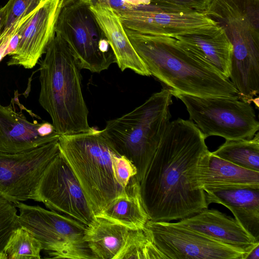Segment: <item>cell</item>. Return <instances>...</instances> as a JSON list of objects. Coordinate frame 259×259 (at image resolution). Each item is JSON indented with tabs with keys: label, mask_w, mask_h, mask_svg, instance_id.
Segmentation results:
<instances>
[{
	"label": "cell",
	"mask_w": 259,
	"mask_h": 259,
	"mask_svg": "<svg viewBox=\"0 0 259 259\" xmlns=\"http://www.w3.org/2000/svg\"><path fill=\"white\" fill-rule=\"evenodd\" d=\"M41 250L40 242L20 226L12 232L4 248L7 259H40Z\"/></svg>",
	"instance_id": "obj_25"
},
{
	"label": "cell",
	"mask_w": 259,
	"mask_h": 259,
	"mask_svg": "<svg viewBox=\"0 0 259 259\" xmlns=\"http://www.w3.org/2000/svg\"><path fill=\"white\" fill-rule=\"evenodd\" d=\"M61 135L52 123L30 122L22 111H16L12 102L0 104V151L19 153L59 141Z\"/></svg>",
	"instance_id": "obj_15"
},
{
	"label": "cell",
	"mask_w": 259,
	"mask_h": 259,
	"mask_svg": "<svg viewBox=\"0 0 259 259\" xmlns=\"http://www.w3.org/2000/svg\"><path fill=\"white\" fill-rule=\"evenodd\" d=\"M63 3V0H45L25 17L18 28V45L10 56L8 66L32 69L36 65L55 35Z\"/></svg>",
	"instance_id": "obj_14"
},
{
	"label": "cell",
	"mask_w": 259,
	"mask_h": 259,
	"mask_svg": "<svg viewBox=\"0 0 259 259\" xmlns=\"http://www.w3.org/2000/svg\"><path fill=\"white\" fill-rule=\"evenodd\" d=\"M165 259L144 229L130 230L126 241L114 259Z\"/></svg>",
	"instance_id": "obj_24"
},
{
	"label": "cell",
	"mask_w": 259,
	"mask_h": 259,
	"mask_svg": "<svg viewBox=\"0 0 259 259\" xmlns=\"http://www.w3.org/2000/svg\"><path fill=\"white\" fill-rule=\"evenodd\" d=\"M197 181L204 192L236 187L259 188V171L237 165L209 151L199 163Z\"/></svg>",
	"instance_id": "obj_19"
},
{
	"label": "cell",
	"mask_w": 259,
	"mask_h": 259,
	"mask_svg": "<svg viewBox=\"0 0 259 259\" xmlns=\"http://www.w3.org/2000/svg\"><path fill=\"white\" fill-rule=\"evenodd\" d=\"M205 139L191 120L169 122L140 183L149 220H182L208 208L197 181L199 163L209 151Z\"/></svg>",
	"instance_id": "obj_1"
},
{
	"label": "cell",
	"mask_w": 259,
	"mask_h": 259,
	"mask_svg": "<svg viewBox=\"0 0 259 259\" xmlns=\"http://www.w3.org/2000/svg\"><path fill=\"white\" fill-rule=\"evenodd\" d=\"M233 46L231 66L242 72L259 64V0H211L205 11Z\"/></svg>",
	"instance_id": "obj_9"
},
{
	"label": "cell",
	"mask_w": 259,
	"mask_h": 259,
	"mask_svg": "<svg viewBox=\"0 0 259 259\" xmlns=\"http://www.w3.org/2000/svg\"><path fill=\"white\" fill-rule=\"evenodd\" d=\"M95 216L105 218L130 230L144 229L149 218L142 203L140 182L135 176L123 191Z\"/></svg>",
	"instance_id": "obj_21"
},
{
	"label": "cell",
	"mask_w": 259,
	"mask_h": 259,
	"mask_svg": "<svg viewBox=\"0 0 259 259\" xmlns=\"http://www.w3.org/2000/svg\"><path fill=\"white\" fill-rule=\"evenodd\" d=\"M144 230L165 259H244L247 254L178 222L149 220Z\"/></svg>",
	"instance_id": "obj_11"
},
{
	"label": "cell",
	"mask_w": 259,
	"mask_h": 259,
	"mask_svg": "<svg viewBox=\"0 0 259 259\" xmlns=\"http://www.w3.org/2000/svg\"><path fill=\"white\" fill-rule=\"evenodd\" d=\"M244 259H259V244L254 246L248 252Z\"/></svg>",
	"instance_id": "obj_31"
},
{
	"label": "cell",
	"mask_w": 259,
	"mask_h": 259,
	"mask_svg": "<svg viewBox=\"0 0 259 259\" xmlns=\"http://www.w3.org/2000/svg\"><path fill=\"white\" fill-rule=\"evenodd\" d=\"M89 8L103 31L121 71L129 69L143 76L151 74L133 47L118 16L105 0H91Z\"/></svg>",
	"instance_id": "obj_16"
},
{
	"label": "cell",
	"mask_w": 259,
	"mask_h": 259,
	"mask_svg": "<svg viewBox=\"0 0 259 259\" xmlns=\"http://www.w3.org/2000/svg\"><path fill=\"white\" fill-rule=\"evenodd\" d=\"M59 148L76 177L95 215L123 190L115 181L112 157L117 153L94 127L89 132L61 135Z\"/></svg>",
	"instance_id": "obj_5"
},
{
	"label": "cell",
	"mask_w": 259,
	"mask_h": 259,
	"mask_svg": "<svg viewBox=\"0 0 259 259\" xmlns=\"http://www.w3.org/2000/svg\"><path fill=\"white\" fill-rule=\"evenodd\" d=\"M12 2V0H9L5 6L0 8V34L6 23Z\"/></svg>",
	"instance_id": "obj_30"
},
{
	"label": "cell",
	"mask_w": 259,
	"mask_h": 259,
	"mask_svg": "<svg viewBox=\"0 0 259 259\" xmlns=\"http://www.w3.org/2000/svg\"><path fill=\"white\" fill-rule=\"evenodd\" d=\"M178 223L247 253L259 244L235 219L217 209H204Z\"/></svg>",
	"instance_id": "obj_17"
},
{
	"label": "cell",
	"mask_w": 259,
	"mask_h": 259,
	"mask_svg": "<svg viewBox=\"0 0 259 259\" xmlns=\"http://www.w3.org/2000/svg\"><path fill=\"white\" fill-rule=\"evenodd\" d=\"M45 54L39 63L38 101L55 130L61 136L91 131L80 69L67 44L55 33Z\"/></svg>",
	"instance_id": "obj_3"
},
{
	"label": "cell",
	"mask_w": 259,
	"mask_h": 259,
	"mask_svg": "<svg viewBox=\"0 0 259 259\" xmlns=\"http://www.w3.org/2000/svg\"><path fill=\"white\" fill-rule=\"evenodd\" d=\"M30 199L87 226L95 217L76 177L60 151L45 169Z\"/></svg>",
	"instance_id": "obj_10"
},
{
	"label": "cell",
	"mask_w": 259,
	"mask_h": 259,
	"mask_svg": "<svg viewBox=\"0 0 259 259\" xmlns=\"http://www.w3.org/2000/svg\"><path fill=\"white\" fill-rule=\"evenodd\" d=\"M14 204L19 212V226L34 236L50 257L96 259L84 239L85 224L38 205Z\"/></svg>",
	"instance_id": "obj_8"
},
{
	"label": "cell",
	"mask_w": 259,
	"mask_h": 259,
	"mask_svg": "<svg viewBox=\"0 0 259 259\" xmlns=\"http://www.w3.org/2000/svg\"><path fill=\"white\" fill-rule=\"evenodd\" d=\"M180 45L229 78L233 46L218 24L204 30L175 36Z\"/></svg>",
	"instance_id": "obj_18"
},
{
	"label": "cell",
	"mask_w": 259,
	"mask_h": 259,
	"mask_svg": "<svg viewBox=\"0 0 259 259\" xmlns=\"http://www.w3.org/2000/svg\"><path fill=\"white\" fill-rule=\"evenodd\" d=\"M59 152L58 141L22 152L0 151V197L13 204L29 200L45 169Z\"/></svg>",
	"instance_id": "obj_13"
},
{
	"label": "cell",
	"mask_w": 259,
	"mask_h": 259,
	"mask_svg": "<svg viewBox=\"0 0 259 259\" xmlns=\"http://www.w3.org/2000/svg\"><path fill=\"white\" fill-rule=\"evenodd\" d=\"M211 153L242 167L259 171V133L251 139L226 140Z\"/></svg>",
	"instance_id": "obj_23"
},
{
	"label": "cell",
	"mask_w": 259,
	"mask_h": 259,
	"mask_svg": "<svg viewBox=\"0 0 259 259\" xmlns=\"http://www.w3.org/2000/svg\"><path fill=\"white\" fill-rule=\"evenodd\" d=\"M79 0H63V7L71 4Z\"/></svg>",
	"instance_id": "obj_32"
},
{
	"label": "cell",
	"mask_w": 259,
	"mask_h": 259,
	"mask_svg": "<svg viewBox=\"0 0 259 259\" xmlns=\"http://www.w3.org/2000/svg\"><path fill=\"white\" fill-rule=\"evenodd\" d=\"M112 168L115 181L123 189L137 173L133 163L118 153L114 154L112 157Z\"/></svg>",
	"instance_id": "obj_27"
},
{
	"label": "cell",
	"mask_w": 259,
	"mask_h": 259,
	"mask_svg": "<svg viewBox=\"0 0 259 259\" xmlns=\"http://www.w3.org/2000/svg\"><path fill=\"white\" fill-rule=\"evenodd\" d=\"M45 0H12L7 20L3 30L13 25L33 11Z\"/></svg>",
	"instance_id": "obj_28"
},
{
	"label": "cell",
	"mask_w": 259,
	"mask_h": 259,
	"mask_svg": "<svg viewBox=\"0 0 259 259\" xmlns=\"http://www.w3.org/2000/svg\"><path fill=\"white\" fill-rule=\"evenodd\" d=\"M253 102L254 103V104H255L256 107L258 108L259 107V105H258V97H256V98H253L252 100V102Z\"/></svg>",
	"instance_id": "obj_33"
},
{
	"label": "cell",
	"mask_w": 259,
	"mask_h": 259,
	"mask_svg": "<svg viewBox=\"0 0 259 259\" xmlns=\"http://www.w3.org/2000/svg\"><path fill=\"white\" fill-rule=\"evenodd\" d=\"M125 31L151 75L164 83L171 94L239 97L229 78L184 49L175 38Z\"/></svg>",
	"instance_id": "obj_2"
},
{
	"label": "cell",
	"mask_w": 259,
	"mask_h": 259,
	"mask_svg": "<svg viewBox=\"0 0 259 259\" xmlns=\"http://www.w3.org/2000/svg\"><path fill=\"white\" fill-rule=\"evenodd\" d=\"M130 230L105 218L96 217L86 228L84 239L96 259H114Z\"/></svg>",
	"instance_id": "obj_22"
},
{
	"label": "cell",
	"mask_w": 259,
	"mask_h": 259,
	"mask_svg": "<svg viewBox=\"0 0 259 259\" xmlns=\"http://www.w3.org/2000/svg\"><path fill=\"white\" fill-rule=\"evenodd\" d=\"M172 95L184 104L189 119L206 138L217 136L226 140L251 139L259 130L253 108L239 97Z\"/></svg>",
	"instance_id": "obj_6"
},
{
	"label": "cell",
	"mask_w": 259,
	"mask_h": 259,
	"mask_svg": "<svg viewBox=\"0 0 259 259\" xmlns=\"http://www.w3.org/2000/svg\"><path fill=\"white\" fill-rule=\"evenodd\" d=\"M172 97L164 88L132 111L107 121L102 130L116 152L135 165L140 183L170 122Z\"/></svg>",
	"instance_id": "obj_4"
},
{
	"label": "cell",
	"mask_w": 259,
	"mask_h": 259,
	"mask_svg": "<svg viewBox=\"0 0 259 259\" xmlns=\"http://www.w3.org/2000/svg\"><path fill=\"white\" fill-rule=\"evenodd\" d=\"M91 0H79L63 7L55 33L67 44L81 69L100 73L116 63L112 49L89 8Z\"/></svg>",
	"instance_id": "obj_7"
},
{
	"label": "cell",
	"mask_w": 259,
	"mask_h": 259,
	"mask_svg": "<svg viewBox=\"0 0 259 259\" xmlns=\"http://www.w3.org/2000/svg\"><path fill=\"white\" fill-rule=\"evenodd\" d=\"M124 27L153 35L175 37L204 30L217 23L205 12L149 4L114 10Z\"/></svg>",
	"instance_id": "obj_12"
},
{
	"label": "cell",
	"mask_w": 259,
	"mask_h": 259,
	"mask_svg": "<svg viewBox=\"0 0 259 259\" xmlns=\"http://www.w3.org/2000/svg\"><path fill=\"white\" fill-rule=\"evenodd\" d=\"M18 218L14 204L0 197V259H7L4 248L12 232L20 226Z\"/></svg>",
	"instance_id": "obj_26"
},
{
	"label": "cell",
	"mask_w": 259,
	"mask_h": 259,
	"mask_svg": "<svg viewBox=\"0 0 259 259\" xmlns=\"http://www.w3.org/2000/svg\"><path fill=\"white\" fill-rule=\"evenodd\" d=\"M211 0H151L150 4L182 9L205 12Z\"/></svg>",
	"instance_id": "obj_29"
},
{
	"label": "cell",
	"mask_w": 259,
	"mask_h": 259,
	"mask_svg": "<svg viewBox=\"0 0 259 259\" xmlns=\"http://www.w3.org/2000/svg\"><path fill=\"white\" fill-rule=\"evenodd\" d=\"M206 201L227 207L238 223L259 241V188L236 187L207 191Z\"/></svg>",
	"instance_id": "obj_20"
}]
</instances>
